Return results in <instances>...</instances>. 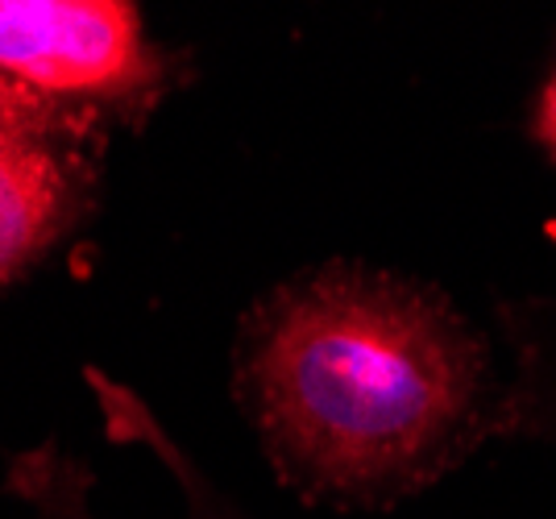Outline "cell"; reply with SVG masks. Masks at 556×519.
<instances>
[{"label": "cell", "mask_w": 556, "mask_h": 519, "mask_svg": "<svg viewBox=\"0 0 556 519\" xmlns=\"http://www.w3.org/2000/svg\"><path fill=\"white\" fill-rule=\"evenodd\" d=\"M241 400L307 495L374 503L478 441L482 341L428 287L325 266L275 291L241 341Z\"/></svg>", "instance_id": "1"}, {"label": "cell", "mask_w": 556, "mask_h": 519, "mask_svg": "<svg viewBox=\"0 0 556 519\" xmlns=\"http://www.w3.org/2000/svg\"><path fill=\"white\" fill-rule=\"evenodd\" d=\"M0 79L54 100H146L163 63L134 4L113 0H0Z\"/></svg>", "instance_id": "2"}, {"label": "cell", "mask_w": 556, "mask_h": 519, "mask_svg": "<svg viewBox=\"0 0 556 519\" xmlns=\"http://www.w3.org/2000/svg\"><path fill=\"white\" fill-rule=\"evenodd\" d=\"M47 92L0 79V283L67 229L88 188V121Z\"/></svg>", "instance_id": "3"}, {"label": "cell", "mask_w": 556, "mask_h": 519, "mask_svg": "<svg viewBox=\"0 0 556 519\" xmlns=\"http://www.w3.org/2000/svg\"><path fill=\"white\" fill-rule=\"evenodd\" d=\"M535 129H540V142L556 154V72L548 79V88L540 96V117H535Z\"/></svg>", "instance_id": "4"}]
</instances>
